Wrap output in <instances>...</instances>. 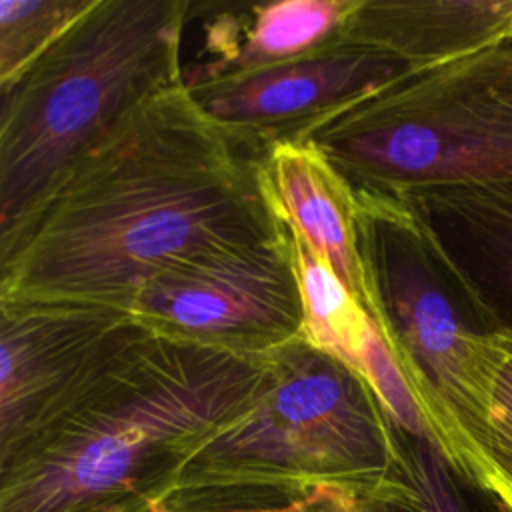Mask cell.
Instances as JSON below:
<instances>
[{
	"label": "cell",
	"mask_w": 512,
	"mask_h": 512,
	"mask_svg": "<svg viewBox=\"0 0 512 512\" xmlns=\"http://www.w3.org/2000/svg\"><path fill=\"white\" fill-rule=\"evenodd\" d=\"M270 144L204 112L184 84L140 102L0 230V300L130 312L172 264L280 240Z\"/></svg>",
	"instance_id": "1"
},
{
	"label": "cell",
	"mask_w": 512,
	"mask_h": 512,
	"mask_svg": "<svg viewBox=\"0 0 512 512\" xmlns=\"http://www.w3.org/2000/svg\"><path fill=\"white\" fill-rule=\"evenodd\" d=\"M188 0H94L0 90V230L132 108L182 82Z\"/></svg>",
	"instance_id": "4"
},
{
	"label": "cell",
	"mask_w": 512,
	"mask_h": 512,
	"mask_svg": "<svg viewBox=\"0 0 512 512\" xmlns=\"http://www.w3.org/2000/svg\"><path fill=\"white\" fill-rule=\"evenodd\" d=\"M94 0H2L0 90L8 88Z\"/></svg>",
	"instance_id": "17"
},
{
	"label": "cell",
	"mask_w": 512,
	"mask_h": 512,
	"mask_svg": "<svg viewBox=\"0 0 512 512\" xmlns=\"http://www.w3.org/2000/svg\"><path fill=\"white\" fill-rule=\"evenodd\" d=\"M264 174L280 216L366 308L350 182L318 146L298 136L272 140Z\"/></svg>",
	"instance_id": "13"
},
{
	"label": "cell",
	"mask_w": 512,
	"mask_h": 512,
	"mask_svg": "<svg viewBox=\"0 0 512 512\" xmlns=\"http://www.w3.org/2000/svg\"><path fill=\"white\" fill-rule=\"evenodd\" d=\"M512 36V0H360L340 40L424 68Z\"/></svg>",
	"instance_id": "12"
},
{
	"label": "cell",
	"mask_w": 512,
	"mask_h": 512,
	"mask_svg": "<svg viewBox=\"0 0 512 512\" xmlns=\"http://www.w3.org/2000/svg\"><path fill=\"white\" fill-rule=\"evenodd\" d=\"M360 0L200 2L190 6L200 44L182 64L184 86L280 64L340 38Z\"/></svg>",
	"instance_id": "11"
},
{
	"label": "cell",
	"mask_w": 512,
	"mask_h": 512,
	"mask_svg": "<svg viewBox=\"0 0 512 512\" xmlns=\"http://www.w3.org/2000/svg\"><path fill=\"white\" fill-rule=\"evenodd\" d=\"M406 70L390 54L338 38L310 54L186 90L216 120L278 140Z\"/></svg>",
	"instance_id": "8"
},
{
	"label": "cell",
	"mask_w": 512,
	"mask_h": 512,
	"mask_svg": "<svg viewBox=\"0 0 512 512\" xmlns=\"http://www.w3.org/2000/svg\"><path fill=\"white\" fill-rule=\"evenodd\" d=\"M354 194L366 312L414 398L428 442L446 456L456 426L484 396L496 332L400 194Z\"/></svg>",
	"instance_id": "6"
},
{
	"label": "cell",
	"mask_w": 512,
	"mask_h": 512,
	"mask_svg": "<svg viewBox=\"0 0 512 512\" xmlns=\"http://www.w3.org/2000/svg\"><path fill=\"white\" fill-rule=\"evenodd\" d=\"M292 136L318 146L354 190L512 180V36L408 68Z\"/></svg>",
	"instance_id": "5"
},
{
	"label": "cell",
	"mask_w": 512,
	"mask_h": 512,
	"mask_svg": "<svg viewBox=\"0 0 512 512\" xmlns=\"http://www.w3.org/2000/svg\"><path fill=\"white\" fill-rule=\"evenodd\" d=\"M158 512H170V510H166V506H164V504H160V508H158Z\"/></svg>",
	"instance_id": "19"
},
{
	"label": "cell",
	"mask_w": 512,
	"mask_h": 512,
	"mask_svg": "<svg viewBox=\"0 0 512 512\" xmlns=\"http://www.w3.org/2000/svg\"><path fill=\"white\" fill-rule=\"evenodd\" d=\"M446 460L512 506V334H494V358L484 396L456 426Z\"/></svg>",
	"instance_id": "15"
},
{
	"label": "cell",
	"mask_w": 512,
	"mask_h": 512,
	"mask_svg": "<svg viewBox=\"0 0 512 512\" xmlns=\"http://www.w3.org/2000/svg\"><path fill=\"white\" fill-rule=\"evenodd\" d=\"M290 510L494 512L490 492L458 472L434 444L400 428L396 462L380 480L358 488H322Z\"/></svg>",
	"instance_id": "14"
},
{
	"label": "cell",
	"mask_w": 512,
	"mask_h": 512,
	"mask_svg": "<svg viewBox=\"0 0 512 512\" xmlns=\"http://www.w3.org/2000/svg\"><path fill=\"white\" fill-rule=\"evenodd\" d=\"M396 194L418 216L490 330L512 334V180Z\"/></svg>",
	"instance_id": "10"
},
{
	"label": "cell",
	"mask_w": 512,
	"mask_h": 512,
	"mask_svg": "<svg viewBox=\"0 0 512 512\" xmlns=\"http://www.w3.org/2000/svg\"><path fill=\"white\" fill-rule=\"evenodd\" d=\"M492 510H494V512H512V506L506 504V502H502L500 498H496V496L492 494Z\"/></svg>",
	"instance_id": "18"
},
{
	"label": "cell",
	"mask_w": 512,
	"mask_h": 512,
	"mask_svg": "<svg viewBox=\"0 0 512 512\" xmlns=\"http://www.w3.org/2000/svg\"><path fill=\"white\" fill-rule=\"evenodd\" d=\"M288 512H292V510H288Z\"/></svg>",
	"instance_id": "20"
},
{
	"label": "cell",
	"mask_w": 512,
	"mask_h": 512,
	"mask_svg": "<svg viewBox=\"0 0 512 512\" xmlns=\"http://www.w3.org/2000/svg\"><path fill=\"white\" fill-rule=\"evenodd\" d=\"M270 384L272 354L200 346L134 320L0 448V512H158Z\"/></svg>",
	"instance_id": "2"
},
{
	"label": "cell",
	"mask_w": 512,
	"mask_h": 512,
	"mask_svg": "<svg viewBox=\"0 0 512 512\" xmlns=\"http://www.w3.org/2000/svg\"><path fill=\"white\" fill-rule=\"evenodd\" d=\"M130 312L162 336L246 356L300 340L304 322L284 234L168 266L140 288Z\"/></svg>",
	"instance_id": "7"
},
{
	"label": "cell",
	"mask_w": 512,
	"mask_h": 512,
	"mask_svg": "<svg viewBox=\"0 0 512 512\" xmlns=\"http://www.w3.org/2000/svg\"><path fill=\"white\" fill-rule=\"evenodd\" d=\"M284 236L302 300L300 338L362 376V360L372 328L366 308L286 220Z\"/></svg>",
	"instance_id": "16"
},
{
	"label": "cell",
	"mask_w": 512,
	"mask_h": 512,
	"mask_svg": "<svg viewBox=\"0 0 512 512\" xmlns=\"http://www.w3.org/2000/svg\"><path fill=\"white\" fill-rule=\"evenodd\" d=\"M398 428L372 386L302 338L272 354L256 410L202 450L162 502L170 512H288L322 488L390 472Z\"/></svg>",
	"instance_id": "3"
},
{
	"label": "cell",
	"mask_w": 512,
	"mask_h": 512,
	"mask_svg": "<svg viewBox=\"0 0 512 512\" xmlns=\"http://www.w3.org/2000/svg\"><path fill=\"white\" fill-rule=\"evenodd\" d=\"M134 320L100 306L0 300V448L18 440Z\"/></svg>",
	"instance_id": "9"
}]
</instances>
